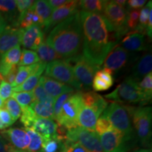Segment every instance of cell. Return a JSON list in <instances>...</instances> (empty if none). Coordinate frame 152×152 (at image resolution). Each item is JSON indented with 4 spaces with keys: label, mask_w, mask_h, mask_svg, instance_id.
I'll use <instances>...</instances> for the list:
<instances>
[{
    "label": "cell",
    "mask_w": 152,
    "mask_h": 152,
    "mask_svg": "<svg viewBox=\"0 0 152 152\" xmlns=\"http://www.w3.org/2000/svg\"><path fill=\"white\" fill-rule=\"evenodd\" d=\"M83 30V56L92 65L100 67L116 45V33L100 14L79 12Z\"/></svg>",
    "instance_id": "obj_1"
},
{
    "label": "cell",
    "mask_w": 152,
    "mask_h": 152,
    "mask_svg": "<svg viewBox=\"0 0 152 152\" xmlns=\"http://www.w3.org/2000/svg\"><path fill=\"white\" fill-rule=\"evenodd\" d=\"M79 12L56 25L46 39L47 43L63 58L79 56L83 49V30Z\"/></svg>",
    "instance_id": "obj_2"
},
{
    "label": "cell",
    "mask_w": 152,
    "mask_h": 152,
    "mask_svg": "<svg viewBox=\"0 0 152 152\" xmlns=\"http://www.w3.org/2000/svg\"><path fill=\"white\" fill-rule=\"evenodd\" d=\"M102 116L107 119L113 128L122 133L128 141L132 139L133 129L126 106L116 102H112L107 106Z\"/></svg>",
    "instance_id": "obj_3"
},
{
    "label": "cell",
    "mask_w": 152,
    "mask_h": 152,
    "mask_svg": "<svg viewBox=\"0 0 152 152\" xmlns=\"http://www.w3.org/2000/svg\"><path fill=\"white\" fill-rule=\"evenodd\" d=\"M126 106L130 115H132L133 125L137 131L139 140L142 145H149L151 138V107Z\"/></svg>",
    "instance_id": "obj_4"
},
{
    "label": "cell",
    "mask_w": 152,
    "mask_h": 152,
    "mask_svg": "<svg viewBox=\"0 0 152 152\" xmlns=\"http://www.w3.org/2000/svg\"><path fill=\"white\" fill-rule=\"evenodd\" d=\"M104 97L115 101L116 103H147L139 83L131 77H127L121 84L117 86L115 90L106 94Z\"/></svg>",
    "instance_id": "obj_5"
},
{
    "label": "cell",
    "mask_w": 152,
    "mask_h": 152,
    "mask_svg": "<svg viewBox=\"0 0 152 152\" xmlns=\"http://www.w3.org/2000/svg\"><path fill=\"white\" fill-rule=\"evenodd\" d=\"M45 76L80 90L83 87L74 75L73 67L67 60H55L47 64Z\"/></svg>",
    "instance_id": "obj_6"
},
{
    "label": "cell",
    "mask_w": 152,
    "mask_h": 152,
    "mask_svg": "<svg viewBox=\"0 0 152 152\" xmlns=\"http://www.w3.org/2000/svg\"><path fill=\"white\" fill-rule=\"evenodd\" d=\"M129 10L115 3L114 1H106L102 15L113 28L119 38L128 33L127 27Z\"/></svg>",
    "instance_id": "obj_7"
},
{
    "label": "cell",
    "mask_w": 152,
    "mask_h": 152,
    "mask_svg": "<svg viewBox=\"0 0 152 152\" xmlns=\"http://www.w3.org/2000/svg\"><path fill=\"white\" fill-rule=\"evenodd\" d=\"M82 105L81 93L73 94L63 105L56 122L67 130L78 127L77 118Z\"/></svg>",
    "instance_id": "obj_8"
},
{
    "label": "cell",
    "mask_w": 152,
    "mask_h": 152,
    "mask_svg": "<svg viewBox=\"0 0 152 152\" xmlns=\"http://www.w3.org/2000/svg\"><path fill=\"white\" fill-rule=\"evenodd\" d=\"M66 139L70 141L78 142L87 152H104L99 137L93 131L78 126L67 130Z\"/></svg>",
    "instance_id": "obj_9"
},
{
    "label": "cell",
    "mask_w": 152,
    "mask_h": 152,
    "mask_svg": "<svg viewBox=\"0 0 152 152\" xmlns=\"http://www.w3.org/2000/svg\"><path fill=\"white\" fill-rule=\"evenodd\" d=\"M69 59L74 61V66L72 67L76 78L83 86L84 85L89 88L92 85L95 74L100 67L92 65L87 61L82 54Z\"/></svg>",
    "instance_id": "obj_10"
},
{
    "label": "cell",
    "mask_w": 152,
    "mask_h": 152,
    "mask_svg": "<svg viewBox=\"0 0 152 152\" xmlns=\"http://www.w3.org/2000/svg\"><path fill=\"white\" fill-rule=\"evenodd\" d=\"M99 137L104 152H126L128 151V140L122 133L115 128L100 134Z\"/></svg>",
    "instance_id": "obj_11"
},
{
    "label": "cell",
    "mask_w": 152,
    "mask_h": 152,
    "mask_svg": "<svg viewBox=\"0 0 152 152\" xmlns=\"http://www.w3.org/2000/svg\"><path fill=\"white\" fill-rule=\"evenodd\" d=\"M130 60V53L120 45H115L106 57L103 66L113 74L126 66Z\"/></svg>",
    "instance_id": "obj_12"
},
{
    "label": "cell",
    "mask_w": 152,
    "mask_h": 152,
    "mask_svg": "<svg viewBox=\"0 0 152 152\" xmlns=\"http://www.w3.org/2000/svg\"><path fill=\"white\" fill-rule=\"evenodd\" d=\"M1 134L16 152H26L30 137L24 129L9 128L1 132Z\"/></svg>",
    "instance_id": "obj_13"
},
{
    "label": "cell",
    "mask_w": 152,
    "mask_h": 152,
    "mask_svg": "<svg viewBox=\"0 0 152 152\" xmlns=\"http://www.w3.org/2000/svg\"><path fill=\"white\" fill-rule=\"evenodd\" d=\"M77 6H78V1H75V0L69 1V2L66 4L53 11L50 18L47 20V21L45 23V26H44L45 32H48V30L55 27L56 25L64 21L68 17L78 11Z\"/></svg>",
    "instance_id": "obj_14"
},
{
    "label": "cell",
    "mask_w": 152,
    "mask_h": 152,
    "mask_svg": "<svg viewBox=\"0 0 152 152\" xmlns=\"http://www.w3.org/2000/svg\"><path fill=\"white\" fill-rule=\"evenodd\" d=\"M23 32L24 30L22 28L7 26L0 35V58L9 50L20 45Z\"/></svg>",
    "instance_id": "obj_15"
},
{
    "label": "cell",
    "mask_w": 152,
    "mask_h": 152,
    "mask_svg": "<svg viewBox=\"0 0 152 152\" xmlns=\"http://www.w3.org/2000/svg\"><path fill=\"white\" fill-rule=\"evenodd\" d=\"M42 28V27L40 26L34 25L24 30L20 44L25 48L37 50L39 45L45 40Z\"/></svg>",
    "instance_id": "obj_16"
},
{
    "label": "cell",
    "mask_w": 152,
    "mask_h": 152,
    "mask_svg": "<svg viewBox=\"0 0 152 152\" xmlns=\"http://www.w3.org/2000/svg\"><path fill=\"white\" fill-rule=\"evenodd\" d=\"M39 82L47 94H49L54 99H56L60 95L65 94V93L74 92L73 87L47 76H42Z\"/></svg>",
    "instance_id": "obj_17"
},
{
    "label": "cell",
    "mask_w": 152,
    "mask_h": 152,
    "mask_svg": "<svg viewBox=\"0 0 152 152\" xmlns=\"http://www.w3.org/2000/svg\"><path fill=\"white\" fill-rule=\"evenodd\" d=\"M58 123L52 119L38 118L33 123L32 129L43 139L57 138Z\"/></svg>",
    "instance_id": "obj_18"
},
{
    "label": "cell",
    "mask_w": 152,
    "mask_h": 152,
    "mask_svg": "<svg viewBox=\"0 0 152 152\" xmlns=\"http://www.w3.org/2000/svg\"><path fill=\"white\" fill-rule=\"evenodd\" d=\"M21 55V49L20 45L14 47L0 58V73L4 77L13 68L18 64Z\"/></svg>",
    "instance_id": "obj_19"
},
{
    "label": "cell",
    "mask_w": 152,
    "mask_h": 152,
    "mask_svg": "<svg viewBox=\"0 0 152 152\" xmlns=\"http://www.w3.org/2000/svg\"><path fill=\"white\" fill-rule=\"evenodd\" d=\"M101 114L90 107L82 105L77 118V124L79 127L93 131L95 130V125Z\"/></svg>",
    "instance_id": "obj_20"
},
{
    "label": "cell",
    "mask_w": 152,
    "mask_h": 152,
    "mask_svg": "<svg viewBox=\"0 0 152 152\" xmlns=\"http://www.w3.org/2000/svg\"><path fill=\"white\" fill-rule=\"evenodd\" d=\"M152 55L147 53L142 56L132 68V74L130 76L137 83H140L144 76L151 72Z\"/></svg>",
    "instance_id": "obj_21"
},
{
    "label": "cell",
    "mask_w": 152,
    "mask_h": 152,
    "mask_svg": "<svg viewBox=\"0 0 152 152\" xmlns=\"http://www.w3.org/2000/svg\"><path fill=\"white\" fill-rule=\"evenodd\" d=\"M123 49L130 52H140L145 50V38L144 35L138 33L130 32L121 41Z\"/></svg>",
    "instance_id": "obj_22"
},
{
    "label": "cell",
    "mask_w": 152,
    "mask_h": 152,
    "mask_svg": "<svg viewBox=\"0 0 152 152\" xmlns=\"http://www.w3.org/2000/svg\"><path fill=\"white\" fill-rule=\"evenodd\" d=\"M81 99L83 106L92 108L100 114L104 112L108 106V102L105 99L94 92L81 93Z\"/></svg>",
    "instance_id": "obj_23"
},
{
    "label": "cell",
    "mask_w": 152,
    "mask_h": 152,
    "mask_svg": "<svg viewBox=\"0 0 152 152\" xmlns=\"http://www.w3.org/2000/svg\"><path fill=\"white\" fill-rule=\"evenodd\" d=\"M37 52L40 61L45 62L46 64L52 62L53 61L60 60L63 58L54 49L49 46L46 40H44L42 43L39 45L37 49Z\"/></svg>",
    "instance_id": "obj_24"
},
{
    "label": "cell",
    "mask_w": 152,
    "mask_h": 152,
    "mask_svg": "<svg viewBox=\"0 0 152 152\" xmlns=\"http://www.w3.org/2000/svg\"><path fill=\"white\" fill-rule=\"evenodd\" d=\"M17 25H18V26H20V28H22L23 30L27 29L34 25H37V26L43 27L40 19L35 14L32 7L28 9L25 14L18 16V20H17Z\"/></svg>",
    "instance_id": "obj_25"
},
{
    "label": "cell",
    "mask_w": 152,
    "mask_h": 152,
    "mask_svg": "<svg viewBox=\"0 0 152 152\" xmlns=\"http://www.w3.org/2000/svg\"><path fill=\"white\" fill-rule=\"evenodd\" d=\"M32 9H33L35 14L37 15L39 18L40 19L44 27L45 23L50 18L51 15H52L53 12L52 9L49 6L48 1H46V0H37V1H35L33 5L32 6Z\"/></svg>",
    "instance_id": "obj_26"
},
{
    "label": "cell",
    "mask_w": 152,
    "mask_h": 152,
    "mask_svg": "<svg viewBox=\"0 0 152 152\" xmlns=\"http://www.w3.org/2000/svg\"><path fill=\"white\" fill-rule=\"evenodd\" d=\"M45 69H41L35 73L30 75L29 77L25 80L21 85H18L16 87L13 88L14 92H32L34 89L37 87L40 80L42 75Z\"/></svg>",
    "instance_id": "obj_27"
},
{
    "label": "cell",
    "mask_w": 152,
    "mask_h": 152,
    "mask_svg": "<svg viewBox=\"0 0 152 152\" xmlns=\"http://www.w3.org/2000/svg\"><path fill=\"white\" fill-rule=\"evenodd\" d=\"M33 109L36 117L53 120L54 105L48 103L34 102L30 105Z\"/></svg>",
    "instance_id": "obj_28"
},
{
    "label": "cell",
    "mask_w": 152,
    "mask_h": 152,
    "mask_svg": "<svg viewBox=\"0 0 152 152\" xmlns=\"http://www.w3.org/2000/svg\"><path fill=\"white\" fill-rule=\"evenodd\" d=\"M105 3L103 0H82L78 1V6L83 11L102 14Z\"/></svg>",
    "instance_id": "obj_29"
},
{
    "label": "cell",
    "mask_w": 152,
    "mask_h": 152,
    "mask_svg": "<svg viewBox=\"0 0 152 152\" xmlns=\"http://www.w3.org/2000/svg\"><path fill=\"white\" fill-rule=\"evenodd\" d=\"M152 12L151 9V1H148L147 5L144 7L142 9V10L140 12V16H139V21H140V24L137 26V28L134 29V33H138L140 34H147L146 32V28H147V26L149 21V15Z\"/></svg>",
    "instance_id": "obj_30"
},
{
    "label": "cell",
    "mask_w": 152,
    "mask_h": 152,
    "mask_svg": "<svg viewBox=\"0 0 152 152\" xmlns=\"http://www.w3.org/2000/svg\"><path fill=\"white\" fill-rule=\"evenodd\" d=\"M30 137V143L26 152H42L43 138L32 128H25Z\"/></svg>",
    "instance_id": "obj_31"
},
{
    "label": "cell",
    "mask_w": 152,
    "mask_h": 152,
    "mask_svg": "<svg viewBox=\"0 0 152 152\" xmlns=\"http://www.w3.org/2000/svg\"><path fill=\"white\" fill-rule=\"evenodd\" d=\"M64 141L58 138L43 139L42 152H62Z\"/></svg>",
    "instance_id": "obj_32"
},
{
    "label": "cell",
    "mask_w": 152,
    "mask_h": 152,
    "mask_svg": "<svg viewBox=\"0 0 152 152\" xmlns=\"http://www.w3.org/2000/svg\"><path fill=\"white\" fill-rule=\"evenodd\" d=\"M40 61L37 53L29 49H23L21 52L18 66H28Z\"/></svg>",
    "instance_id": "obj_33"
},
{
    "label": "cell",
    "mask_w": 152,
    "mask_h": 152,
    "mask_svg": "<svg viewBox=\"0 0 152 152\" xmlns=\"http://www.w3.org/2000/svg\"><path fill=\"white\" fill-rule=\"evenodd\" d=\"M32 92H33V94L34 95L35 102L48 103L53 104V105H54L55 102H56V99L52 97V96H50V95L46 92V91L43 88L40 82H39L37 87Z\"/></svg>",
    "instance_id": "obj_34"
},
{
    "label": "cell",
    "mask_w": 152,
    "mask_h": 152,
    "mask_svg": "<svg viewBox=\"0 0 152 152\" xmlns=\"http://www.w3.org/2000/svg\"><path fill=\"white\" fill-rule=\"evenodd\" d=\"M11 97L14 98L18 102L20 108L27 107L35 102V98L33 92H13Z\"/></svg>",
    "instance_id": "obj_35"
},
{
    "label": "cell",
    "mask_w": 152,
    "mask_h": 152,
    "mask_svg": "<svg viewBox=\"0 0 152 152\" xmlns=\"http://www.w3.org/2000/svg\"><path fill=\"white\" fill-rule=\"evenodd\" d=\"M139 86L143 93L146 102L148 103L151 99L152 96V73L151 72L144 76L139 83Z\"/></svg>",
    "instance_id": "obj_36"
},
{
    "label": "cell",
    "mask_w": 152,
    "mask_h": 152,
    "mask_svg": "<svg viewBox=\"0 0 152 152\" xmlns=\"http://www.w3.org/2000/svg\"><path fill=\"white\" fill-rule=\"evenodd\" d=\"M3 106L8 111L14 121L18 120L21 115V108L14 98L10 97L6 100Z\"/></svg>",
    "instance_id": "obj_37"
},
{
    "label": "cell",
    "mask_w": 152,
    "mask_h": 152,
    "mask_svg": "<svg viewBox=\"0 0 152 152\" xmlns=\"http://www.w3.org/2000/svg\"><path fill=\"white\" fill-rule=\"evenodd\" d=\"M21 115H20V121L24 125L25 128H31L33 123L37 118L36 117L31 106H28L21 109Z\"/></svg>",
    "instance_id": "obj_38"
},
{
    "label": "cell",
    "mask_w": 152,
    "mask_h": 152,
    "mask_svg": "<svg viewBox=\"0 0 152 152\" xmlns=\"http://www.w3.org/2000/svg\"><path fill=\"white\" fill-rule=\"evenodd\" d=\"M16 9V1L15 0H0V11L5 14L8 19L14 18Z\"/></svg>",
    "instance_id": "obj_39"
},
{
    "label": "cell",
    "mask_w": 152,
    "mask_h": 152,
    "mask_svg": "<svg viewBox=\"0 0 152 152\" xmlns=\"http://www.w3.org/2000/svg\"><path fill=\"white\" fill-rule=\"evenodd\" d=\"M73 94V92L65 93V94L60 95L56 99V102H55L54 104V113H53V120L54 121H56L57 118H58L60 113L61 110L63 105Z\"/></svg>",
    "instance_id": "obj_40"
},
{
    "label": "cell",
    "mask_w": 152,
    "mask_h": 152,
    "mask_svg": "<svg viewBox=\"0 0 152 152\" xmlns=\"http://www.w3.org/2000/svg\"><path fill=\"white\" fill-rule=\"evenodd\" d=\"M113 128L111 124V123L105 118L101 115L98 118L97 121H96L94 132L99 136L100 134H103V133L107 132L109 130H111Z\"/></svg>",
    "instance_id": "obj_41"
},
{
    "label": "cell",
    "mask_w": 152,
    "mask_h": 152,
    "mask_svg": "<svg viewBox=\"0 0 152 152\" xmlns=\"http://www.w3.org/2000/svg\"><path fill=\"white\" fill-rule=\"evenodd\" d=\"M62 152H87L83 146L78 142L70 141L66 139L64 141Z\"/></svg>",
    "instance_id": "obj_42"
},
{
    "label": "cell",
    "mask_w": 152,
    "mask_h": 152,
    "mask_svg": "<svg viewBox=\"0 0 152 152\" xmlns=\"http://www.w3.org/2000/svg\"><path fill=\"white\" fill-rule=\"evenodd\" d=\"M140 12V9H132L129 11L128 20H127V27L128 30H134L138 26Z\"/></svg>",
    "instance_id": "obj_43"
},
{
    "label": "cell",
    "mask_w": 152,
    "mask_h": 152,
    "mask_svg": "<svg viewBox=\"0 0 152 152\" xmlns=\"http://www.w3.org/2000/svg\"><path fill=\"white\" fill-rule=\"evenodd\" d=\"M0 121L3 126V129L11 126L15 122L8 111L4 106L0 108Z\"/></svg>",
    "instance_id": "obj_44"
},
{
    "label": "cell",
    "mask_w": 152,
    "mask_h": 152,
    "mask_svg": "<svg viewBox=\"0 0 152 152\" xmlns=\"http://www.w3.org/2000/svg\"><path fill=\"white\" fill-rule=\"evenodd\" d=\"M13 92V87L10 84L4 80L0 83V98L1 99H8L11 96Z\"/></svg>",
    "instance_id": "obj_45"
},
{
    "label": "cell",
    "mask_w": 152,
    "mask_h": 152,
    "mask_svg": "<svg viewBox=\"0 0 152 152\" xmlns=\"http://www.w3.org/2000/svg\"><path fill=\"white\" fill-rule=\"evenodd\" d=\"M92 87L95 91L101 92V91H105L109 90L111 87V85H109L108 83H106L104 80H102L98 75H95L92 80Z\"/></svg>",
    "instance_id": "obj_46"
},
{
    "label": "cell",
    "mask_w": 152,
    "mask_h": 152,
    "mask_svg": "<svg viewBox=\"0 0 152 152\" xmlns=\"http://www.w3.org/2000/svg\"><path fill=\"white\" fill-rule=\"evenodd\" d=\"M35 1L31 0H18L16 1V7L19 12V16L23 15L30 9L33 5Z\"/></svg>",
    "instance_id": "obj_47"
},
{
    "label": "cell",
    "mask_w": 152,
    "mask_h": 152,
    "mask_svg": "<svg viewBox=\"0 0 152 152\" xmlns=\"http://www.w3.org/2000/svg\"><path fill=\"white\" fill-rule=\"evenodd\" d=\"M95 75H98L99 77H101L102 80H104L106 83H108L111 86L113 85L114 82L113 73L109 70L106 69V68H103L102 70H100V71L96 72Z\"/></svg>",
    "instance_id": "obj_48"
},
{
    "label": "cell",
    "mask_w": 152,
    "mask_h": 152,
    "mask_svg": "<svg viewBox=\"0 0 152 152\" xmlns=\"http://www.w3.org/2000/svg\"><path fill=\"white\" fill-rule=\"evenodd\" d=\"M17 72H18V66H16L13 68L7 75L4 77V81L7 82V83H8L9 84H10L11 85H12L13 83H14L15 79H16Z\"/></svg>",
    "instance_id": "obj_49"
},
{
    "label": "cell",
    "mask_w": 152,
    "mask_h": 152,
    "mask_svg": "<svg viewBox=\"0 0 152 152\" xmlns=\"http://www.w3.org/2000/svg\"><path fill=\"white\" fill-rule=\"evenodd\" d=\"M147 1L145 0H129L127 1V4L129 6V9H140L144 7Z\"/></svg>",
    "instance_id": "obj_50"
},
{
    "label": "cell",
    "mask_w": 152,
    "mask_h": 152,
    "mask_svg": "<svg viewBox=\"0 0 152 152\" xmlns=\"http://www.w3.org/2000/svg\"><path fill=\"white\" fill-rule=\"evenodd\" d=\"M0 152H16L14 148L0 135Z\"/></svg>",
    "instance_id": "obj_51"
},
{
    "label": "cell",
    "mask_w": 152,
    "mask_h": 152,
    "mask_svg": "<svg viewBox=\"0 0 152 152\" xmlns=\"http://www.w3.org/2000/svg\"><path fill=\"white\" fill-rule=\"evenodd\" d=\"M69 1L70 0H49L48 1V3L51 8L52 9V10L54 11L66 4L69 2Z\"/></svg>",
    "instance_id": "obj_52"
},
{
    "label": "cell",
    "mask_w": 152,
    "mask_h": 152,
    "mask_svg": "<svg viewBox=\"0 0 152 152\" xmlns=\"http://www.w3.org/2000/svg\"><path fill=\"white\" fill-rule=\"evenodd\" d=\"M7 27V23L4 18L2 16V15L0 14V35L3 33L6 28Z\"/></svg>",
    "instance_id": "obj_53"
},
{
    "label": "cell",
    "mask_w": 152,
    "mask_h": 152,
    "mask_svg": "<svg viewBox=\"0 0 152 152\" xmlns=\"http://www.w3.org/2000/svg\"><path fill=\"white\" fill-rule=\"evenodd\" d=\"M115 1V4H117L118 5L121 6L122 7H125V6L127 5V1L125 0H116V1Z\"/></svg>",
    "instance_id": "obj_54"
},
{
    "label": "cell",
    "mask_w": 152,
    "mask_h": 152,
    "mask_svg": "<svg viewBox=\"0 0 152 152\" xmlns=\"http://www.w3.org/2000/svg\"><path fill=\"white\" fill-rule=\"evenodd\" d=\"M134 152H151V150L149 149H140L138 150V151H136Z\"/></svg>",
    "instance_id": "obj_55"
},
{
    "label": "cell",
    "mask_w": 152,
    "mask_h": 152,
    "mask_svg": "<svg viewBox=\"0 0 152 152\" xmlns=\"http://www.w3.org/2000/svg\"><path fill=\"white\" fill-rule=\"evenodd\" d=\"M4 100L1 99L0 98V108H1L4 106Z\"/></svg>",
    "instance_id": "obj_56"
},
{
    "label": "cell",
    "mask_w": 152,
    "mask_h": 152,
    "mask_svg": "<svg viewBox=\"0 0 152 152\" xmlns=\"http://www.w3.org/2000/svg\"><path fill=\"white\" fill-rule=\"evenodd\" d=\"M1 129H3V126H2V125H1V121H0V130H1Z\"/></svg>",
    "instance_id": "obj_57"
}]
</instances>
